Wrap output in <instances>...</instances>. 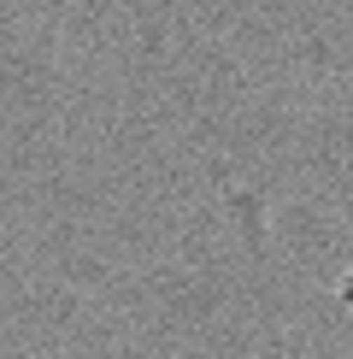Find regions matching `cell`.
<instances>
[{"instance_id":"1","label":"cell","mask_w":353,"mask_h":359,"mask_svg":"<svg viewBox=\"0 0 353 359\" xmlns=\"http://www.w3.org/2000/svg\"><path fill=\"white\" fill-rule=\"evenodd\" d=\"M335 306H347V312H353V271L335 277Z\"/></svg>"}]
</instances>
